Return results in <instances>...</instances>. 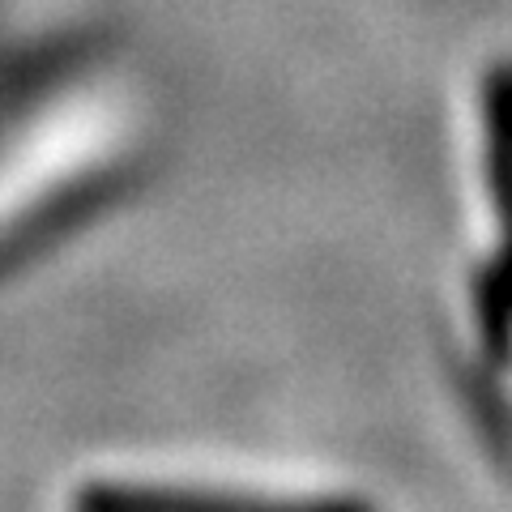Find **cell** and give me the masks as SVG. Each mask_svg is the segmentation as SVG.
<instances>
[{"mask_svg":"<svg viewBox=\"0 0 512 512\" xmlns=\"http://www.w3.org/2000/svg\"><path fill=\"white\" fill-rule=\"evenodd\" d=\"M64 508H325L367 504L333 470L299 457L222 453V448H163L107 453L73 466L56 483Z\"/></svg>","mask_w":512,"mask_h":512,"instance_id":"obj_3","label":"cell"},{"mask_svg":"<svg viewBox=\"0 0 512 512\" xmlns=\"http://www.w3.org/2000/svg\"><path fill=\"white\" fill-rule=\"evenodd\" d=\"M158 99L111 43L39 60L0 94V265L90 214L146 167Z\"/></svg>","mask_w":512,"mask_h":512,"instance_id":"obj_1","label":"cell"},{"mask_svg":"<svg viewBox=\"0 0 512 512\" xmlns=\"http://www.w3.org/2000/svg\"><path fill=\"white\" fill-rule=\"evenodd\" d=\"M457 333L470 406L512 470V52L478 64L461 111Z\"/></svg>","mask_w":512,"mask_h":512,"instance_id":"obj_2","label":"cell"}]
</instances>
